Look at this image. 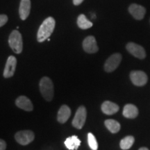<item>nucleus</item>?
Returning <instances> with one entry per match:
<instances>
[{
	"instance_id": "1a4fd4ad",
	"label": "nucleus",
	"mask_w": 150,
	"mask_h": 150,
	"mask_svg": "<svg viewBox=\"0 0 150 150\" xmlns=\"http://www.w3.org/2000/svg\"><path fill=\"white\" fill-rule=\"evenodd\" d=\"M83 48L84 51L88 54H94L98 52L99 48L95 38L92 35L86 37L83 42Z\"/></svg>"
},
{
	"instance_id": "f3484780",
	"label": "nucleus",
	"mask_w": 150,
	"mask_h": 150,
	"mask_svg": "<svg viewBox=\"0 0 150 150\" xmlns=\"http://www.w3.org/2000/svg\"><path fill=\"white\" fill-rule=\"evenodd\" d=\"M64 144L67 149L70 150H77L81 145V140L76 136H72L67 138L65 140Z\"/></svg>"
},
{
	"instance_id": "aec40b11",
	"label": "nucleus",
	"mask_w": 150,
	"mask_h": 150,
	"mask_svg": "<svg viewBox=\"0 0 150 150\" xmlns=\"http://www.w3.org/2000/svg\"><path fill=\"white\" fill-rule=\"evenodd\" d=\"M134 138L131 136H128L123 138L120 141V146L122 149L127 150L129 149V148L131 147V146L134 145Z\"/></svg>"
},
{
	"instance_id": "7ed1b4c3",
	"label": "nucleus",
	"mask_w": 150,
	"mask_h": 150,
	"mask_svg": "<svg viewBox=\"0 0 150 150\" xmlns=\"http://www.w3.org/2000/svg\"><path fill=\"white\" fill-rule=\"evenodd\" d=\"M8 44L12 50L16 54H20L23 49L22 35L18 30H14L10 34L8 38Z\"/></svg>"
},
{
	"instance_id": "0eeeda50",
	"label": "nucleus",
	"mask_w": 150,
	"mask_h": 150,
	"mask_svg": "<svg viewBox=\"0 0 150 150\" xmlns=\"http://www.w3.org/2000/svg\"><path fill=\"white\" fill-rule=\"evenodd\" d=\"M126 48L129 53L134 56L135 57L140 59H143L146 57V53L145 49L139 45L134 42H129L127 45Z\"/></svg>"
},
{
	"instance_id": "a878e982",
	"label": "nucleus",
	"mask_w": 150,
	"mask_h": 150,
	"mask_svg": "<svg viewBox=\"0 0 150 150\" xmlns=\"http://www.w3.org/2000/svg\"><path fill=\"white\" fill-rule=\"evenodd\" d=\"M91 18H93V19H95V14H94V15L92 14V15H91Z\"/></svg>"
},
{
	"instance_id": "423d86ee",
	"label": "nucleus",
	"mask_w": 150,
	"mask_h": 150,
	"mask_svg": "<svg viewBox=\"0 0 150 150\" xmlns=\"http://www.w3.org/2000/svg\"><path fill=\"white\" fill-rule=\"evenodd\" d=\"M122 61V55L119 53L112 54L106 60L104 64V70L107 72H111L116 70Z\"/></svg>"
},
{
	"instance_id": "dca6fc26",
	"label": "nucleus",
	"mask_w": 150,
	"mask_h": 150,
	"mask_svg": "<svg viewBox=\"0 0 150 150\" xmlns=\"http://www.w3.org/2000/svg\"><path fill=\"white\" fill-rule=\"evenodd\" d=\"M138 115V110L135 105L127 104L123 109V115L127 118H136Z\"/></svg>"
},
{
	"instance_id": "412c9836",
	"label": "nucleus",
	"mask_w": 150,
	"mask_h": 150,
	"mask_svg": "<svg viewBox=\"0 0 150 150\" xmlns=\"http://www.w3.org/2000/svg\"><path fill=\"white\" fill-rule=\"evenodd\" d=\"M88 142L92 150H97L98 149V143L97 142L96 138L91 133H88Z\"/></svg>"
},
{
	"instance_id": "4be33fe9",
	"label": "nucleus",
	"mask_w": 150,
	"mask_h": 150,
	"mask_svg": "<svg viewBox=\"0 0 150 150\" xmlns=\"http://www.w3.org/2000/svg\"><path fill=\"white\" fill-rule=\"evenodd\" d=\"M8 22V17L6 15H0V27H3Z\"/></svg>"
},
{
	"instance_id": "f03ea898",
	"label": "nucleus",
	"mask_w": 150,
	"mask_h": 150,
	"mask_svg": "<svg viewBox=\"0 0 150 150\" xmlns=\"http://www.w3.org/2000/svg\"><path fill=\"white\" fill-rule=\"evenodd\" d=\"M40 91L42 97L48 102H51L54 97V85L52 80L45 76L40 81Z\"/></svg>"
},
{
	"instance_id": "9d476101",
	"label": "nucleus",
	"mask_w": 150,
	"mask_h": 150,
	"mask_svg": "<svg viewBox=\"0 0 150 150\" xmlns=\"http://www.w3.org/2000/svg\"><path fill=\"white\" fill-rule=\"evenodd\" d=\"M17 65V59L13 56H10L7 59L4 71V76L5 78H10L13 76L16 72Z\"/></svg>"
},
{
	"instance_id": "ddd939ff",
	"label": "nucleus",
	"mask_w": 150,
	"mask_h": 150,
	"mask_svg": "<svg viewBox=\"0 0 150 150\" xmlns=\"http://www.w3.org/2000/svg\"><path fill=\"white\" fill-rule=\"evenodd\" d=\"M31 11V0H21L19 8V13L20 18L25 20L29 16Z\"/></svg>"
},
{
	"instance_id": "6ab92c4d",
	"label": "nucleus",
	"mask_w": 150,
	"mask_h": 150,
	"mask_svg": "<svg viewBox=\"0 0 150 150\" xmlns=\"http://www.w3.org/2000/svg\"><path fill=\"white\" fill-rule=\"evenodd\" d=\"M105 126L112 134H116L120 129V124L114 120H106L105 121Z\"/></svg>"
},
{
	"instance_id": "6e6552de",
	"label": "nucleus",
	"mask_w": 150,
	"mask_h": 150,
	"mask_svg": "<svg viewBox=\"0 0 150 150\" xmlns=\"http://www.w3.org/2000/svg\"><path fill=\"white\" fill-rule=\"evenodd\" d=\"M130 79L132 83L137 86H145L147 82V76L142 71H132L130 74Z\"/></svg>"
},
{
	"instance_id": "4468645a",
	"label": "nucleus",
	"mask_w": 150,
	"mask_h": 150,
	"mask_svg": "<svg viewBox=\"0 0 150 150\" xmlns=\"http://www.w3.org/2000/svg\"><path fill=\"white\" fill-rule=\"evenodd\" d=\"M102 110L106 115H113L119 110V106L110 101H106L102 105Z\"/></svg>"
},
{
	"instance_id": "393cba45",
	"label": "nucleus",
	"mask_w": 150,
	"mask_h": 150,
	"mask_svg": "<svg viewBox=\"0 0 150 150\" xmlns=\"http://www.w3.org/2000/svg\"><path fill=\"white\" fill-rule=\"evenodd\" d=\"M139 150H149L147 147H141Z\"/></svg>"
},
{
	"instance_id": "5701e85b",
	"label": "nucleus",
	"mask_w": 150,
	"mask_h": 150,
	"mask_svg": "<svg viewBox=\"0 0 150 150\" xmlns=\"http://www.w3.org/2000/svg\"><path fill=\"white\" fill-rule=\"evenodd\" d=\"M6 149V143L4 140L0 139V150H5Z\"/></svg>"
},
{
	"instance_id": "a211bd4d",
	"label": "nucleus",
	"mask_w": 150,
	"mask_h": 150,
	"mask_svg": "<svg viewBox=\"0 0 150 150\" xmlns=\"http://www.w3.org/2000/svg\"><path fill=\"white\" fill-rule=\"evenodd\" d=\"M77 25L81 29H88L93 27V24L89 21L85 15L81 14L77 18Z\"/></svg>"
},
{
	"instance_id": "9b49d317",
	"label": "nucleus",
	"mask_w": 150,
	"mask_h": 150,
	"mask_svg": "<svg viewBox=\"0 0 150 150\" xmlns=\"http://www.w3.org/2000/svg\"><path fill=\"white\" fill-rule=\"evenodd\" d=\"M129 11L135 19L140 20L145 16L146 9L142 6L136 4H133L129 6Z\"/></svg>"
},
{
	"instance_id": "39448f33",
	"label": "nucleus",
	"mask_w": 150,
	"mask_h": 150,
	"mask_svg": "<svg viewBox=\"0 0 150 150\" xmlns=\"http://www.w3.org/2000/svg\"><path fill=\"white\" fill-rule=\"evenodd\" d=\"M34 134L30 130H23L17 132L15 138L19 144L22 145H27L34 140Z\"/></svg>"
},
{
	"instance_id": "b1692460",
	"label": "nucleus",
	"mask_w": 150,
	"mask_h": 150,
	"mask_svg": "<svg viewBox=\"0 0 150 150\" xmlns=\"http://www.w3.org/2000/svg\"><path fill=\"white\" fill-rule=\"evenodd\" d=\"M83 1V0H73V4L75 6H78L81 4Z\"/></svg>"
},
{
	"instance_id": "2eb2a0df",
	"label": "nucleus",
	"mask_w": 150,
	"mask_h": 150,
	"mask_svg": "<svg viewBox=\"0 0 150 150\" xmlns=\"http://www.w3.org/2000/svg\"><path fill=\"white\" fill-rule=\"evenodd\" d=\"M71 115V110L67 105H63L58 112L57 120L60 123L66 122Z\"/></svg>"
},
{
	"instance_id": "20e7f679",
	"label": "nucleus",
	"mask_w": 150,
	"mask_h": 150,
	"mask_svg": "<svg viewBox=\"0 0 150 150\" xmlns=\"http://www.w3.org/2000/svg\"><path fill=\"white\" fill-rule=\"evenodd\" d=\"M87 112L83 106H81L76 110L74 119L72 120L73 127L77 129H81L85 125Z\"/></svg>"
},
{
	"instance_id": "f257e3e1",
	"label": "nucleus",
	"mask_w": 150,
	"mask_h": 150,
	"mask_svg": "<svg viewBox=\"0 0 150 150\" xmlns=\"http://www.w3.org/2000/svg\"><path fill=\"white\" fill-rule=\"evenodd\" d=\"M55 20L52 17H48L44 20L39 28L37 34V40L39 42H42L47 40L55 27Z\"/></svg>"
},
{
	"instance_id": "f8f14e48",
	"label": "nucleus",
	"mask_w": 150,
	"mask_h": 150,
	"mask_svg": "<svg viewBox=\"0 0 150 150\" xmlns=\"http://www.w3.org/2000/svg\"><path fill=\"white\" fill-rule=\"evenodd\" d=\"M16 104L18 108L26 111H31L33 109V106L31 100L26 96H20L16 101Z\"/></svg>"
}]
</instances>
